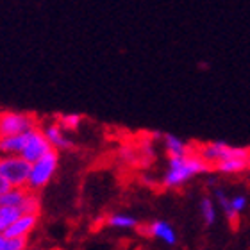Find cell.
Here are the masks:
<instances>
[{
  "instance_id": "obj_6",
  "label": "cell",
  "mask_w": 250,
  "mask_h": 250,
  "mask_svg": "<svg viewBox=\"0 0 250 250\" xmlns=\"http://www.w3.org/2000/svg\"><path fill=\"white\" fill-rule=\"evenodd\" d=\"M52 148L54 146L50 145V141L47 140V136H45L42 127H34L32 130L27 132L25 146H23L21 157L27 159L29 163H34V161H38V159H42L43 156H47Z\"/></svg>"
},
{
  "instance_id": "obj_12",
  "label": "cell",
  "mask_w": 250,
  "mask_h": 250,
  "mask_svg": "<svg viewBox=\"0 0 250 250\" xmlns=\"http://www.w3.org/2000/svg\"><path fill=\"white\" fill-rule=\"evenodd\" d=\"M32 189L29 188H9L4 195H0V206H11V208H20L23 213V206L31 197Z\"/></svg>"
},
{
  "instance_id": "obj_17",
  "label": "cell",
  "mask_w": 250,
  "mask_h": 250,
  "mask_svg": "<svg viewBox=\"0 0 250 250\" xmlns=\"http://www.w3.org/2000/svg\"><path fill=\"white\" fill-rule=\"evenodd\" d=\"M21 214L20 208H11V206H0V230L5 232L11 225L15 224L16 218Z\"/></svg>"
},
{
  "instance_id": "obj_13",
  "label": "cell",
  "mask_w": 250,
  "mask_h": 250,
  "mask_svg": "<svg viewBox=\"0 0 250 250\" xmlns=\"http://www.w3.org/2000/svg\"><path fill=\"white\" fill-rule=\"evenodd\" d=\"M163 143H165V150L170 157H175V156H184L189 152V146L184 140H181L179 136L175 134H163Z\"/></svg>"
},
{
  "instance_id": "obj_15",
  "label": "cell",
  "mask_w": 250,
  "mask_h": 250,
  "mask_svg": "<svg viewBox=\"0 0 250 250\" xmlns=\"http://www.w3.org/2000/svg\"><path fill=\"white\" fill-rule=\"evenodd\" d=\"M200 216H202V222L206 227H211V225L216 224L218 209H216V204H214V200L211 197L200 198Z\"/></svg>"
},
{
  "instance_id": "obj_21",
  "label": "cell",
  "mask_w": 250,
  "mask_h": 250,
  "mask_svg": "<svg viewBox=\"0 0 250 250\" xmlns=\"http://www.w3.org/2000/svg\"><path fill=\"white\" fill-rule=\"evenodd\" d=\"M23 250H47V249H43V247H36V245H34V247L29 245L27 249H23Z\"/></svg>"
},
{
  "instance_id": "obj_9",
  "label": "cell",
  "mask_w": 250,
  "mask_h": 250,
  "mask_svg": "<svg viewBox=\"0 0 250 250\" xmlns=\"http://www.w3.org/2000/svg\"><path fill=\"white\" fill-rule=\"evenodd\" d=\"M146 232L156 238V240L163 241L165 245L173 247L177 245V232L172 227V224H168L167 220H154L148 227H146Z\"/></svg>"
},
{
  "instance_id": "obj_14",
  "label": "cell",
  "mask_w": 250,
  "mask_h": 250,
  "mask_svg": "<svg viewBox=\"0 0 250 250\" xmlns=\"http://www.w3.org/2000/svg\"><path fill=\"white\" fill-rule=\"evenodd\" d=\"M107 225L111 229H120V230H130L138 227V220L132 214L127 213H113L107 216Z\"/></svg>"
},
{
  "instance_id": "obj_18",
  "label": "cell",
  "mask_w": 250,
  "mask_h": 250,
  "mask_svg": "<svg viewBox=\"0 0 250 250\" xmlns=\"http://www.w3.org/2000/svg\"><path fill=\"white\" fill-rule=\"evenodd\" d=\"M29 247L27 238H9L0 230V250H23Z\"/></svg>"
},
{
  "instance_id": "obj_5",
  "label": "cell",
  "mask_w": 250,
  "mask_h": 250,
  "mask_svg": "<svg viewBox=\"0 0 250 250\" xmlns=\"http://www.w3.org/2000/svg\"><path fill=\"white\" fill-rule=\"evenodd\" d=\"M38 127V118L32 113L0 111V134H25Z\"/></svg>"
},
{
  "instance_id": "obj_2",
  "label": "cell",
  "mask_w": 250,
  "mask_h": 250,
  "mask_svg": "<svg viewBox=\"0 0 250 250\" xmlns=\"http://www.w3.org/2000/svg\"><path fill=\"white\" fill-rule=\"evenodd\" d=\"M59 167V150L52 148L47 156H43L42 159H38L31 165V175H29V183L27 188L32 191H42L43 188H47L56 175Z\"/></svg>"
},
{
  "instance_id": "obj_1",
  "label": "cell",
  "mask_w": 250,
  "mask_h": 250,
  "mask_svg": "<svg viewBox=\"0 0 250 250\" xmlns=\"http://www.w3.org/2000/svg\"><path fill=\"white\" fill-rule=\"evenodd\" d=\"M209 163L204 159L200 154H184V156H175L168 159V168L163 175V186L168 189L181 188L189 181V179L208 173Z\"/></svg>"
},
{
  "instance_id": "obj_10",
  "label": "cell",
  "mask_w": 250,
  "mask_h": 250,
  "mask_svg": "<svg viewBox=\"0 0 250 250\" xmlns=\"http://www.w3.org/2000/svg\"><path fill=\"white\" fill-rule=\"evenodd\" d=\"M43 132L47 136V140L50 141V145L56 148V150H70L73 146L72 140L66 136V130L62 129L59 122H52V124H47L43 127Z\"/></svg>"
},
{
  "instance_id": "obj_4",
  "label": "cell",
  "mask_w": 250,
  "mask_h": 250,
  "mask_svg": "<svg viewBox=\"0 0 250 250\" xmlns=\"http://www.w3.org/2000/svg\"><path fill=\"white\" fill-rule=\"evenodd\" d=\"M198 154L209 163V165H218L220 161L232 159V157H243L250 159V150L245 146H234L225 141H211L198 148Z\"/></svg>"
},
{
  "instance_id": "obj_16",
  "label": "cell",
  "mask_w": 250,
  "mask_h": 250,
  "mask_svg": "<svg viewBox=\"0 0 250 250\" xmlns=\"http://www.w3.org/2000/svg\"><path fill=\"white\" fill-rule=\"evenodd\" d=\"M249 167V159H243V157H232V159H225V161H220L216 165V170L220 173H225V175H234V173H240L243 170H247Z\"/></svg>"
},
{
  "instance_id": "obj_7",
  "label": "cell",
  "mask_w": 250,
  "mask_h": 250,
  "mask_svg": "<svg viewBox=\"0 0 250 250\" xmlns=\"http://www.w3.org/2000/svg\"><path fill=\"white\" fill-rule=\"evenodd\" d=\"M214 189V197H216V200H218V204L222 206V209H224V214L227 216V220H229L230 224L236 225L238 224V218H240V213H243L247 208V197L245 195H232V197H227L225 195V191L222 189V188L218 186H213Z\"/></svg>"
},
{
  "instance_id": "obj_3",
  "label": "cell",
  "mask_w": 250,
  "mask_h": 250,
  "mask_svg": "<svg viewBox=\"0 0 250 250\" xmlns=\"http://www.w3.org/2000/svg\"><path fill=\"white\" fill-rule=\"evenodd\" d=\"M31 165L21 156H0V175L11 188H27Z\"/></svg>"
},
{
  "instance_id": "obj_22",
  "label": "cell",
  "mask_w": 250,
  "mask_h": 250,
  "mask_svg": "<svg viewBox=\"0 0 250 250\" xmlns=\"http://www.w3.org/2000/svg\"><path fill=\"white\" fill-rule=\"evenodd\" d=\"M0 136H2V134H0Z\"/></svg>"
},
{
  "instance_id": "obj_20",
  "label": "cell",
  "mask_w": 250,
  "mask_h": 250,
  "mask_svg": "<svg viewBox=\"0 0 250 250\" xmlns=\"http://www.w3.org/2000/svg\"><path fill=\"white\" fill-rule=\"evenodd\" d=\"M9 184H7V181H5L4 177H2V175H0V195H4L5 191H7V189H9Z\"/></svg>"
},
{
  "instance_id": "obj_11",
  "label": "cell",
  "mask_w": 250,
  "mask_h": 250,
  "mask_svg": "<svg viewBox=\"0 0 250 250\" xmlns=\"http://www.w3.org/2000/svg\"><path fill=\"white\" fill-rule=\"evenodd\" d=\"M25 134H9L0 136V156H21L25 146Z\"/></svg>"
},
{
  "instance_id": "obj_8",
  "label": "cell",
  "mask_w": 250,
  "mask_h": 250,
  "mask_svg": "<svg viewBox=\"0 0 250 250\" xmlns=\"http://www.w3.org/2000/svg\"><path fill=\"white\" fill-rule=\"evenodd\" d=\"M40 222V213H21L16 222L5 230V234L9 238H29L32 230L38 227Z\"/></svg>"
},
{
  "instance_id": "obj_19",
  "label": "cell",
  "mask_w": 250,
  "mask_h": 250,
  "mask_svg": "<svg viewBox=\"0 0 250 250\" xmlns=\"http://www.w3.org/2000/svg\"><path fill=\"white\" fill-rule=\"evenodd\" d=\"M59 124H61V127L66 130V132L77 130L79 125L83 124V116L79 115V113H68V115L59 116Z\"/></svg>"
}]
</instances>
